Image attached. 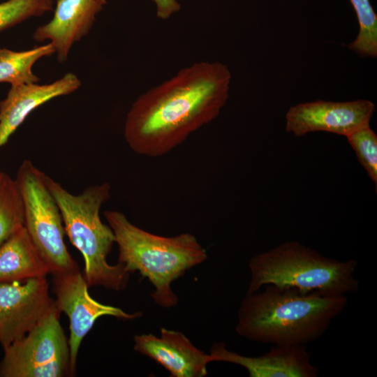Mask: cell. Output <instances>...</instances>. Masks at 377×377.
Listing matches in <instances>:
<instances>
[{"label":"cell","instance_id":"cell-1","mask_svg":"<svg viewBox=\"0 0 377 377\" xmlns=\"http://www.w3.org/2000/svg\"><path fill=\"white\" fill-rule=\"evenodd\" d=\"M231 73L221 62L199 61L141 94L132 104L124 135L135 153L162 156L219 114Z\"/></svg>","mask_w":377,"mask_h":377},{"label":"cell","instance_id":"cell-2","mask_svg":"<svg viewBox=\"0 0 377 377\" xmlns=\"http://www.w3.org/2000/svg\"><path fill=\"white\" fill-rule=\"evenodd\" d=\"M348 304L346 295L303 293L266 285L246 293L235 331L245 339L274 345H305L321 337Z\"/></svg>","mask_w":377,"mask_h":377},{"label":"cell","instance_id":"cell-3","mask_svg":"<svg viewBox=\"0 0 377 377\" xmlns=\"http://www.w3.org/2000/svg\"><path fill=\"white\" fill-rule=\"evenodd\" d=\"M119 250L118 263L129 273L138 272L154 286V302L163 308L178 304L172 283L207 258L206 250L191 233L163 237L132 223L116 210L103 213Z\"/></svg>","mask_w":377,"mask_h":377},{"label":"cell","instance_id":"cell-4","mask_svg":"<svg viewBox=\"0 0 377 377\" xmlns=\"http://www.w3.org/2000/svg\"><path fill=\"white\" fill-rule=\"evenodd\" d=\"M45 182L60 210L65 233L82 255L88 286L124 290L130 273L119 263L114 265L108 263L107 256L115 243L114 235L100 216L102 205L110 197V183L89 186L75 195L47 175Z\"/></svg>","mask_w":377,"mask_h":377},{"label":"cell","instance_id":"cell-5","mask_svg":"<svg viewBox=\"0 0 377 377\" xmlns=\"http://www.w3.org/2000/svg\"><path fill=\"white\" fill-rule=\"evenodd\" d=\"M357 265V260H338L297 242H286L250 259L247 293L274 285L303 293L346 295L359 290L360 281L354 275Z\"/></svg>","mask_w":377,"mask_h":377},{"label":"cell","instance_id":"cell-6","mask_svg":"<svg viewBox=\"0 0 377 377\" xmlns=\"http://www.w3.org/2000/svg\"><path fill=\"white\" fill-rule=\"evenodd\" d=\"M46 175L30 160H24L16 175L24 214V226L52 274L78 269L65 242L59 207L45 182Z\"/></svg>","mask_w":377,"mask_h":377},{"label":"cell","instance_id":"cell-7","mask_svg":"<svg viewBox=\"0 0 377 377\" xmlns=\"http://www.w3.org/2000/svg\"><path fill=\"white\" fill-rule=\"evenodd\" d=\"M55 301L25 336L3 348V377L72 376L68 341L59 321Z\"/></svg>","mask_w":377,"mask_h":377},{"label":"cell","instance_id":"cell-8","mask_svg":"<svg viewBox=\"0 0 377 377\" xmlns=\"http://www.w3.org/2000/svg\"><path fill=\"white\" fill-rule=\"evenodd\" d=\"M54 275L55 303L69 320L70 366L74 375L78 350L84 337L101 316H111L121 320H133L141 312L127 313L120 308L105 305L94 300L88 292V285L79 269Z\"/></svg>","mask_w":377,"mask_h":377},{"label":"cell","instance_id":"cell-9","mask_svg":"<svg viewBox=\"0 0 377 377\" xmlns=\"http://www.w3.org/2000/svg\"><path fill=\"white\" fill-rule=\"evenodd\" d=\"M53 300L46 276L0 283V343L3 348L25 336Z\"/></svg>","mask_w":377,"mask_h":377},{"label":"cell","instance_id":"cell-10","mask_svg":"<svg viewBox=\"0 0 377 377\" xmlns=\"http://www.w3.org/2000/svg\"><path fill=\"white\" fill-rule=\"evenodd\" d=\"M375 111L373 102L358 99L346 102L317 100L291 106L286 114V131L296 137L325 131L343 135L369 124Z\"/></svg>","mask_w":377,"mask_h":377},{"label":"cell","instance_id":"cell-11","mask_svg":"<svg viewBox=\"0 0 377 377\" xmlns=\"http://www.w3.org/2000/svg\"><path fill=\"white\" fill-rule=\"evenodd\" d=\"M133 349L161 365L172 377L205 376L212 362L210 355L195 347L182 332L164 327L160 337L135 335Z\"/></svg>","mask_w":377,"mask_h":377},{"label":"cell","instance_id":"cell-12","mask_svg":"<svg viewBox=\"0 0 377 377\" xmlns=\"http://www.w3.org/2000/svg\"><path fill=\"white\" fill-rule=\"evenodd\" d=\"M212 362H226L243 367L250 377H316L318 369L311 362L305 345H274L258 357L240 355L226 348L223 342L214 343Z\"/></svg>","mask_w":377,"mask_h":377},{"label":"cell","instance_id":"cell-13","mask_svg":"<svg viewBox=\"0 0 377 377\" xmlns=\"http://www.w3.org/2000/svg\"><path fill=\"white\" fill-rule=\"evenodd\" d=\"M106 0H57L52 20L38 27L34 40H50L59 62L66 60L72 45L86 36Z\"/></svg>","mask_w":377,"mask_h":377},{"label":"cell","instance_id":"cell-14","mask_svg":"<svg viewBox=\"0 0 377 377\" xmlns=\"http://www.w3.org/2000/svg\"><path fill=\"white\" fill-rule=\"evenodd\" d=\"M80 85L79 78L71 73L50 84L10 85L6 97L0 101V148L34 110L54 98L75 91Z\"/></svg>","mask_w":377,"mask_h":377},{"label":"cell","instance_id":"cell-15","mask_svg":"<svg viewBox=\"0 0 377 377\" xmlns=\"http://www.w3.org/2000/svg\"><path fill=\"white\" fill-rule=\"evenodd\" d=\"M49 273L24 226L0 246V283L44 277Z\"/></svg>","mask_w":377,"mask_h":377},{"label":"cell","instance_id":"cell-16","mask_svg":"<svg viewBox=\"0 0 377 377\" xmlns=\"http://www.w3.org/2000/svg\"><path fill=\"white\" fill-rule=\"evenodd\" d=\"M54 53L55 50L50 43L25 51L0 48V83H38L39 79L32 71L34 64Z\"/></svg>","mask_w":377,"mask_h":377},{"label":"cell","instance_id":"cell-17","mask_svg":"<svg viewBox=\"0 0 377 377\" xmlns=\"http://www.w3.org/2000/svg\"><path fill=\"white\" fill-rule=\"evenodd\" d=\"M24 223L23 202L16 180L0 170V246Z\"/></svg>","mask_w":377,"mask_h":377},{"label":"cell","instance_id":"cell-18","mask_svg":"<svg viewBox=\"0 0 377 377\" xmlns=\"http://www.w3.org/2000/svg\"><path fill=\"white\" fill-rule=\"evenodd\" d=\"M357 16L359 32L348 48L362 57H377V15L369 0H349Z\"/></svg>","mask_w":377,"mask_h":377},{"label":"cell","instance_id":"cell-19","mask_svg":"<svg viewBox=\"0 0 377 377\" xmlns=\"http://www.w3.org/2000/svg\"><path fill=\"white\" fill-rule=\"evenodd\" d=\"M52 9V0H8L0 3V32Z\"/></svg>","mask_w":377,"mask_h":377},{"label":"cell","instance_id":"cell-20","mask_svg":"<svg viewBox=\"0 0 377 377\" xmlns=\"http://www.w3.org/2000/svg\"><path fill=\"white\" fill-rule=\"evenodd\" d=\"M358 161L369 177L377 185V135L369 124L363 126L346 136Z\"/></svg>","mask_w":377,"mask_h":377},{"label":"cell","instance_id":"cell-21","mask_svg":"<svg viewBox=\"0 0 377 377\" xmlns=\"http://www.w3.org/2000/svg\"><path fill=\"white\" fill-rule=\"evenodd\" d=\"M156 6L158 18L165 20L181 9L177 0H151Z\"/></svg>","mask_w":377,"mask_h":377}]
</instances>
